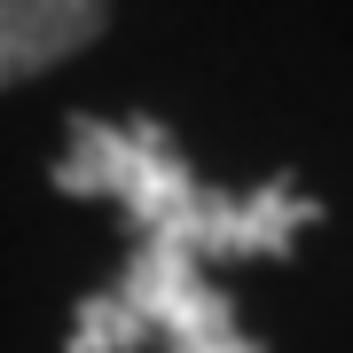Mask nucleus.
Wrapping results in <instances>:
<instances>
[{
    "label": "nucleus",
    "mask_w": 353,
    "mask_h": 353,
    "mask_svg": "<svg viewBox=\"0 0 353 353\" xmlns=\"http://www.w3.org/2000/svg\"><path fill=\"white\" fill-rule=\"evenodd\" d=\"M110 0H0V87L71 63L87 39H102Z\"/></svg>",
    "instance_id": "nucleus-2"
},
{
    "label": "nucleus",
    "mask_w": 353,
    "mask_h": 353,
    "mask_svg": "<svg viewBox=\"0 0 353 353\" xmlns=\"http://www.w3.org/2000/svg\"><path fill=\"white\" fill-rule=\"evenodd\" d=\"M55 189L63 196H110L134 220L126 275L94 299H79L63 353H259L236 330V306L220 299L212 267L220 259H267L290 252L322 204L290 181L267 189H212L189 173L173 134L157 118H71L63 157H55Z\"/></svg>",
    "instance_id": "nucleus-1"
}]
</instances>
